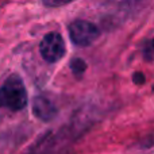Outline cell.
Masks as SVG:
<instances>
[{
    "label": "cell",
    "mask_w": 154,
    "mask_h": 154,
    "mask_svg": "<svg viewBox=\"0 0 154 154\" xmlns=\"http://www.w3.org/2000/svg\"><path fill=\"white\" fill-rule=\"evenodd\" d=\"M32 114L42 122H50L57 115V107L49 97L39 95L32 100Z\"/></svg>",
    "instance_id": "277c9868"
},
{
    "label": "cell",
    "mask_w": 154,
    "mask_h": 154,
    "mask_svg": "<svg viewBox=\"0 0 154 154\" xmlns=\"http://www.w3.org/2000/svg\"><path fill=\"white\" fill-rule=\"evenodd\" d=\"M43 5L49 8H54V7H62V5H66L69 3L75 2V0H42Z\"/></svg>",
    "instance_id": "8992f818"
},
{
    "label": "cell",
    "mask_w": 154,
    "mask_h": 154,
    "mask_svg": "<svg viewBox=\"0 0 154 154\" xmlns=\"http://www.w3.org/2000/svg\"><path fill=\"white\" fill-rule=\"evenodd\" d=\"M143 58H146V61H152L153 60V42L152 41H147L146 46L143 48Z\"/></svg>",
    "instance_id": "52a82bcc"
},
{
    "label": "cell",
    "mask_w": 154,
    "mask_h": 154,
    "mask_svg": "<svg viewBox=\"0 0 154 154\" xmlns=\"http://www.w3.org/2000/svg\"><path fill=\"white\" fill-rule=\"evenodd\" d=\"M99 34V27L92 22L77 19L69 24V37L76 46H89L95 42Z\"/></svg>",
    "instance_id": "3957f363"
},
{
    "label": "cell",
    "mask_w": 154,
    "mask_h": 154,
    "mask_svg": "<svg viewBox=\"0 0 154 154\" xmlns=\"http://www.w3.org/2000/svg\"><path fill=\"white\" fill-rule=\"evenodd\" d=\"M65 41L60 32L51 31L42 38L39 43V53L42 58L49 64L58 62L65 56Z\"/></svg>",
    "instance_id": "7a4b0ae2"
},
{
    "label": "cell",
    "mask_w": 154,
    "mask_h": 154,
    "mask_svg": "<svg viewBox=\"0 0 154 154\" xmlns=\"http://www.w3.org/2000/svg\"><path fill=\"white\" fill-rule=\"evenodd\" d=\"M70 70L76 77H81L87 70V62L82 58H73L70 61Z\"/></svg>",
    "instance_id": "5b68a950"
},
{
    "label": "cell",
    "mask_w": 154,
    "mask_h": 154,
    "mask_svg": "<svg viewBox=\"0 0 154 154\" xmlns=\"http://www.w3.org/2000/svg\"><path fill=\"white\" fill-rule=\"evenodd\" d=\"M133 81L135 82L137 85H142V84H145V81H146V77H145L143 73L135 72L134 73V76H133Z\"/></svg>",
    "instance_id": "ba28073f"
},
{
    "label": "cell",
    "mask_w": 154,
    "mask_h": 154,
    "mask_svg": "<svg viewBox=\"0 0 154 154\" xmlns=\"http://www.w3.org/2000/svg\"><path fill=\"white\" fill-rule=\"evenodd\" d=\"M27 106V91L23 80L16 73L11 75L0 87V108L20 111Z\"/></svg>",
    "instance_id": "6da1fadb"
}]
</instances>
